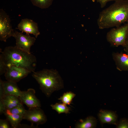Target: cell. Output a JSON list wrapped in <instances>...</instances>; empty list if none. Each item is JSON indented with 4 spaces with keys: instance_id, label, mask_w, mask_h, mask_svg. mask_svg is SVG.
<instances>
[{
    "instance_id": "obj_4",
    "label": "cell",
    "mask_w": 128,
    "mask_h": 128,
    "mask_svg": "<svg viewBox=\"0 0 128 128\" xmlns=\"http://www.w3.org/2000/svg\"><path fill=\"white\" fill-rule=\"evenodd\" d=\"M128 33V22L122 26L112 29L107 32L106 39L113 46H122L124 47Z\"/></svg>"
},
{
    "instance_id": "obj_15",
    "label": "cell",
    "mask_w": 128,
    "mask_h": 128,
    "mask_svg": "<svg viewBox=\"0 0 128 128\" xmlns=\"http://www.w3.org/2000/svg\"><path fill=\"white\" fill-rule=\"evenodd\" d=\"M4 114L13 128H19L21 122L23 119V115L13 114L8 109Z\"/></svg>"
},
{
    "instance_id": "obj_23",
    "label": "cell",
    "mask_w": 128,
    "mask_h": 128,
    "mask_svg": "<svg viewBox=\"0 0 128 128\" xmlns=\"http://www.w3.org/2000/svg\"><path fill=\"white\" fill-rule=\"evenodd\" d=\"M9 122L6 119H0V128H9L10 126Z\"/></svg>"
},
{
    "instance_id": "obj_25",
    "label": "cell",
    "mask_w": 128,
    "mask_h": 128,
    "mask_svg": "<svg viewBox=\"0 0 128 128\" xmlns=\"http://www.w3.org/2000/svg\"><path fill=\"white\" fill-rule=\"evenodd\" d=\"M5 94L4 88L2 83V80H0V100L5 96Z\"/></svg>"
},
{
    "instance_id": "obj_13",
    "label": "cell",
    "mask_w": 128,
    "mask_h": 128,
    "mask_svg": "<svg viewBox=\"0 0 128 128\" xmlns=\"http://www.w3.org/2000/svg\"><path fill=\"white\" fill-rule=\"evenodd\" d=\"M2 83L4 89L5 96L9 95L19 97L22 91L18 87L17 83L7 80L4 81L2 80Z\"/></svg>"
},
{
    "instance_id": "obj_10",
    "label": "cell",
    "mask_w": 128,
    "mask_h": 128,
    "mask_svg": "<svg viewBox=\"0 0 128 128\" xmlns=\"http://www.w3.org/2000/svg\"><path fill=\"white\" fill-rule=\"evenodd\" d=\"M17 29L26 33L32 34L36 38L40 34L37 23L27 18L22 19L18 26Z\"/></svg>"
},
{
    "instance_id": "obj_17",
    "label": "cell",
    "mask_w": 128,
    "mask_h": 128,
    "mask_svg": "<svg viewBox=\"0 0 128 128\" xmlns=\"http://www.w3.org/2000/svg\"><path fill=\"white\" fill-rule=\"evenodd\" d=\"M50 106L53 110L56 111L59 114L62 113L67 114L69 113L70 109L67 105L63 103H56L55 104L51 105Z\"/></svg>"
},
{
    "instance_id": "obj_19",
    "label": "cell",
    "mask_w": 128,
    "mask_h": 128,
    "mask_svg": "<svg viewBox=\"0 0 128 128\" xmlns=\"http://www.w3.org/2000/svg\"><path fill=\"white\" fill-rule=\"evenodd\" d=\"M33 5L41 9L49 7L52 4L53 0H30Z\"/></svg>"
},
{
    "instance_id": "obj_1",
    "label": "cell",
    "mask_w": 128,
    "mask_h": 128,
    "mask_svg": "<svg viewBox=\"0 0 128 128\" xmlns=\"http://www.w3.org/2000/svg\"><path fill=\"white\" fill-rule=\"evenodd\" d=\"M128 22V0L115 1L99 14L97 20L99 28L103 29L120 26Z\"/></svg>"
},
{
    "instance_id": "obj_2",
    "label": "cell",
    "mask_w": 128,
    "mask_h": 128,
    "mask_svg": "<svg viewBox=\"0 0 128 128\" xmlns=\"http://www.w3.org/2000/svg\"><path fill=\"white\" fill-rule=\"evenodd\" d=\"M0 57L7 68L14 65L23 68L31 72L35 71L37 59L35 56L31 53L24 51L15 46L6 47L3 51L0 50Z\"/></svg>"
},
{
    "instance_id": "obj_8",
    "label": "cell",
    "mask_w": 128,
    "mask_h": 128,
    "mask_svg": "<svg viewBox=\"0 0 128 128\" xmlns=\"http://www.w3.org/2000/svg\"><path fill=\"white\" fill-rule=\"evenodd\" d=\"M31 73L23 68L11 65L7 67L5 76L7 80L17 83Z\"/></svg>"
},
{
    "instance_id": "obj_18",
    "label": "cell",
    "mask_w": 128,
    "mask_h": 128,
    "mask_svg": "<svg viewBox=\"0 0 128 128\" xmlns=\"http://www.w3.org/2000/svg\"><path fill=\"white\" fill-rule=\"evenodd\" d=\"M75 96L76 94L74 93L71 91H68L64 93L58 100L64 103L69 105Z\"/></svg>"
},
{
    "instance_id": "obj_24",
    "label": "cell",
    "mask_w": 128,
    "mask_h": 128,
    "mask_svg": "<svg viewBox=\"0 0 128 128\" xmlns=\"http://www.w3.org/2000/svg\"><path fill=\"white\" fill-rule=\"evenodd\" d=\"M119 0H92V2H94L96 1L99 3L101 7L103 8L106 5L107 3L111 1H115Z\"/></svg>"
},
{
    "instance_id": "obj_5",
    "label": "cell",
    "mask_w": 128,
    "mask_h": 128,
    "mask_svg": "<svg viewBox=\"0 0 128 128\" xmlns=\"http://www.w3.org/2000/svg\"><path fill=\"white\" fill-rule=\"evenodd\" d=\"M9 16L2 9H0V40L6 42L13 37L14 32L12 29Z\"/></svg>"
},
{
    "instance_id": "obj_20",
    "label": "cell",
    "mask_w": 128,
    "mask_h": 128,
    "mask_svg": "<svg viewBox=\"0 0 128 128\" xmlns=\"http://www.w3.org/2000/svg\"><path fill=\"white\" fill-rule=\"evenodd\" d=\"M9 110L13 114L23 116L26 110L23 105V103H21L13 108Z\"/></svg>"
},
{
    "instance_id": "obj_14",
    "label": "cell",
    "mask_w": 128,
    "mask_h": 128,
    "mask_svg": "<svg viewBox=\"0 0 128 128\" xmlns=\"http://www.w3.org/2000/svg\"><path fill=\"white\" fill-rule=\"evenodd\" d=\"M1 100L7 109L10 110L22 103L19 97L10 95H5Z\"/></svg>"
},
{
    "instance_id": "obj_3",
    "label": "cell",
    "mask_w": 128,
    "mask_h": 128,
    "mask_svg": "<svg viewBox=\"0 0 128 128\" xmlns=\"http://www.w3.org/2000/svg\"><path fill=\"white\" fill-rule=\"evenodd\" d=\"M32 76L40 86V89L46 96L50 97L54 91L64 88L63 80L56 70L45 69L34 72Z\"/></svg>"
},
{
    "instance_id": "obj_9",
    "label": "cell",
    "mask_w": 128,
    "mask_h": 128,
    "mask_svg": "<svg viewBox=\"0 0 128 128\" xmlns=\"http://www.w3.org/2000/svg\"><path fill=\"white\" fill-rule=\"evenodd\" d=\"M35 91L32 88H29L27 91H22L19 96L22 102L29 108L40 107V102L35 95Z\"/></svg>"
},
{
    "instance_id": "obj_26",
    "label": "cell",
    "mask_w": 128,
    "mask_h": 128,
    "mask_svg": "<svg viewBox=\"0 0 128 128\" xmlns=\"http://www.w3.org/2000/svg\"><path fill=\"white\" fill-rule=\"evenodd\" d=\"M7 109L2 101L0 100V114H4Z\"/></svg>"
},
{
    "instance_id": "obj_16",
    "label": "cell",
    "mask_w": 128,
    "mask_h": 128,
    "mask_svg": "<svg viewBox=\"0 0 128 128\" xmlns=\"http://www.w3.org/2000/svg\"><path fill=\"white\" fill-rule=\"evenodd\" d=\"M97 120L92 116H89L85 119H81L76 124V128H94L96 127Z\"/></svg>"
},
{
    "instance_id": "obj_7",
    "label": "cell",
    "mask_w": 128,
    "mask_h": 128,
    "mask_svg": "<svg viewBox=\"0 0 128 128\" xmlns=\"http://www.w3.org/2000/svg\"><path fill=\"white\" fill-rule=\"evenodd\" d=\"M23 119L26 120L37 125L45 123L47 120L44 111L39 107L29 108L26 110L23 115Z\"/></svg>"
},
{
    "instance_id": "obj_11",
    "label": "cell",
    "mask_w": 128,
    "mask_h": 128,
    "mask_svg": "<svg viewBox=\"0 0 128 128\" xmlns=\"http://www.w3.org/2000/svg\"><path fill=\"white\" fill-rule=\"evenodd\" d=\"M97 116L102 125L104 123L116 125L118 121L116 112L112 111L101 109L99 111Z\"/></svg>"
},
{
    "instance_id": "obj_22",
    "label": "cell",
    "mask_w": 128,
    "mask_h": 128,
    "mask_svg": "<svg viewBox=\"0 0 128 128\" xmlns=\"http://www.w3.org/2000/svg\"><path fill=\"white\" fill-rule=\"evenodd\" d=\"M7 67L2 59L0 57V75L5 74Z\"/></svg>"
},
{
    "instance_id": "obj_6",
    "label": "cell",
    "mask_w": 128,
    "mask_h": 128,
    "mask_svg": "<svg viewBox=\"0 0 128 128\" xmlns=\"http://www.w3.org/2000/svg\"><path fill=\"white\" fill-rule=\"evenodd\" d=\"M16 40V46L18 49L28 53H31V47L33 45L36 40V38L31 37L29 34L24 35L22 32L17 31L14 32L13 36Z\"/></svg>"
},
{
    "instance_id": "obj_21",
    "label": "cell",
    "mask_w": 128,
    "mask_h": 128,
    "mask_svg": "<svg viewBox=\"0 0 128 128\" xmlns=\"http://www.w3.org/2000/svg\"><path fill=\"white\" fill-rule=\"evenodd\" d=\"M116 125V128H128V119L121 118L118 121Z\"/></svg>"
},
{
    "instance_id": "obj_27",
    "label": "cell",
    "mask_w": 128,
    "mask_h": 128,
    "mask_svg": "<svg viewBox=\"0 0 128 128\" xmlns=\"http://www.w3.org/2000/svg\"><path fill=\"white\" fill-rule=\"evenodd\" d=\"M124 47V51L128 54V33L126 40L125 45Z\"/></svg>"
},
{
    "instance_id": "obj_12",
    "label": "cell",
    "mask_w": 128,
    "mask_h": 128,
    "mask_svg": "<svg viewBox=\"0 0 128 128\" xmlns=\"http://www.w3.org/2000/svg\"><path fill=\"white\" fill-rule=\"evenodd\" d=\"M112 55L118 70L128 71V54L114 52Z\"/></svg>"
}]
</instances>
